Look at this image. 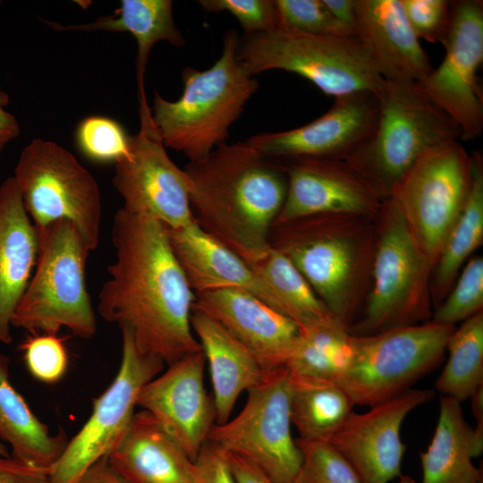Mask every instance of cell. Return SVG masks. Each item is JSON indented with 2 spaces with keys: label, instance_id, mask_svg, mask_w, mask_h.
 Listing matches in <instances>:
<instances>
[{
  "label": "cell",
  "instance_id": "cell-30",
  "mask_svg": "<svg viewBox=\"0 0 483 483\" xmlns=\"http://www.w3.org/2000/svg\"><path fill=\"white\" fill-rule=\"evenodd\" d=\"M472 156V181L463 208L432 270L430 295L436 308L446 297L468 256L483 240V159Z\"/></svg>",
  "mask_w": 483,
  "mask_h": 483
},
{
  "label": "cell",
  "instance_id": "cell-25",
  "mask_svg": "<svg viewBox=\"0 0 483 483\" xmlns=\"http://www.w3.org/2000/svg\"><path fill=\"white\" fill-rule=\"evenodd\" d=\"M191 325L209 366L216 424H223L240 394L258 385L267 372L242 343L203 311L192 309Z\"/></svg>",
  "mask_w": 483,
  "mask_h": 483
},
{
  "label": "cell",
  "instance_id": "cell-27",
  "mask_svg": "<svg viewBox=\"0 0 483 483\" xmlns=\"http://www.w3.org/2000/svg\"><path fill=\"white\" fill-rule=\"evenodd\" d=\"M11 361L0 352V440L11 445L12 456L50 470L69 439L62 428L52 435L14 388L10 379Z\"/></svg>",
  "mask_w": 483,
  "mask_h": 483
},
{
  "label": "cell",
  "instance_id": "cell-32",
  "mask_svg": "<svg viewBox=\"0 0 483 483\" xmlns=\"http://www.w3.org/2000/svg\"><path fill=\"white\" fill-rule=\"evenodd\" d=\"M250 265L272 291L277 311L298 328L332 313L298 269L278 250L270 246L261 258Z\"/></svg>",
  "mask_w": 483,
  "mask_h": 483
},
{
  "label": "cell",
  "instance_id": "cell-44",
  "mask_svg": "<svg viewBox=\"0 0 483 483\" xmlns=\"http://www.w3.org/2000/svg\"><path fill=\"white\" fill-rule=\"evenodd\" d=\"M323 3L334 18L352 37L359 38L356 0H323Z\"/></svg>",
  "mask_w": 483,
  "mask_h": 483
},
{
  "label": "cell",
  "instance_id": "cell-39",
  "mask_svg": "<svg viewBox=\"0 0 483 483\" xmlns=\"http://www.w3.org/2000/svg\"><path fill=\"white\" fill-rule=\"evenodd\" d=\"M208 13L228 12L240 22L244 34L270 31L280 28L274 0H199Z\"/></svg>",
  "mask_w": 483,
  "mask_h": 483
},
{
  "label": "cell",
  "instance_id": "cell-29",
  "mask_svg": "<svg viewBox=\"0 0 483 483\" xmlns=\"http://www.w3.org/2000/svg\"><path fill=\"white\" fill-rule=\"evenodd\" d=\"M291 422L302 440L326 441L353 411L354 403L335 381L289 370Z\"/></svg>",
  "mask_w": 483,
  "mask_h": 483
},
{
  "label": "cell",
  "instance_id": "cell-5",
  "mask_svg": "<svg viewBox=\"0 0 483 483\" xmlns=\"http://www.w3.org/2000/svg\"><path fill=\"white\" fill-rule=\"evenodd\" d=\"M37 231L35 268L12 318V326L30 335H57L65 327L80 338L93 337L97 319L85 278L91 250L68 220L53 222Z\"/></svg>",
  "mask_w": 483,
  "mask_h": 483
},
{
  "label": "cell",
  "instance_id": "cell-28",
  "mask_svg": "<svg viewBox=\"0 0 483 483\" xmlns=\"http://www.w3.org/2000/svg\"><path fill=\"white\" fill-rule=\"evenodd\" d=\"M461 402L444 396L435 433L427 451L420 453L422 483H479L483 468L472 458L479 456L473 429L465 420Z\"/></svg>",
  "mask_w": 483,
  "mask_h": 483
},
{
  "label": "cell",
  "instance_id": "cell-7",
  "mask_svg": "<svg viewBox=\"0 0 483 483\" xmlns=\"http://www.w3.org/2000/svg\"><path fill=\"white\" fill-rule=\"evenodd\" d=\"M236 55L252 76L269 70L293 72L335 98L360 91L378 94L385 81L359 38L276 29L243 34Z\"/></svg>",
  "mask_w": 483,
  "mask_h": 483
},
{
  "label": "cell",
  "instance_id": "cell-37",
  "mask_svg": "<svg viewBox=\"0 0 483 483\" xmlns=\"http://www.w3.org/2000/svg\"><path fill=\"white\" fill-rule=\"evenodd\" d=\"M280 28L298 32L343 38L352 37L328 11L323 0H274Z\"/></svg>",
  "mask_w": 483,
  "mask_h": 483
},
{
  "label": "cell",
  "instance_id": "cell-14",
  "mask_svg": "<svg viewBox=\"0 0 483 483\" xmlns=\"http://www.w3.org/2000/svg\"><path fill=\"white\" fill-rule=\"evenodd\" d=\"M140 130L129 153L115 163L113 185L125 211L154 218L168 228L194 222L187 175L169 157L153 123L146 95L138 97Z\"/></svg>",
  "mask_w": 483,
  "mask_h": 483
},
{
  "label": "cell",
  "instance_id": "cell-20",
  "mask_svg": "<svg viewBox=\"0 0 483 483\" xmlns=\"http://www.w3.org/2000/svg\"><path fill=\"white\" fill-rule=\"evenodd\" d=\"M192 309L201 310L230 332L258 360L265 372L284 367L298 326L252 293L240 288L194 292Z\"/></svg>",
  "mask_w": 483,
  "mask_h": 483
},
{
  "label": "cell",
  "instance_id": "cell-34",
  "mask_svg": "<svg viewBox=\"0 0 483 483\" xmlns=\"http://www.w3.org/2000/svg\"><path fill=\"white\" fill-rule=\"evenodd\" d=\"M302 454L292 483H360L345 458L328 442L295 439Z\"/></svg>",
  "mask_w": 483,
  "mask_h": 483
},
{
  "label": "cell",
  "instance_id": "cell-46",
  "mask_svg": "<svg viewBox=\"0 0 483 483\" xmlns=\"http://www.w3.org/2000/svg\"><path fill=\"white\" fill-rule=\"evenodd\" d=\"M8 103L9 95L0 90V154L10 141L19 136L21 131L15 116L5 109Z\"/></svg>",
  "mask_w": 483,
  "mask_h": 483
},
{
  "label": "cell",
  "instance_id": "cell-12",
  "mask_svg": "<svg viewBox=\"0 0 483 483\" xmlns=\"http://www.w3.org/2000/svg\"><path fill=\"white\" fill-rule=\"evenodd\" d=\"M247 393L239 414L215 424L208 440L250 461L275 482L292 483L302 454L291 434L289 369L267 372Z\"/></svg>",
  "mask_w": 483,
  "mask_h": 483
},
{
  "label": "cell",
  "instance_id": "cell-45",
  "mask_svg": "<svg viewBox=\"0 0 483 483\" xmlns=\"http://www.w3.org/2000/svg\"><path fill=\"white\" fill-rule=\"evenodd\" d=\"M77 483H130L120 475L104 456L92 463L80 477Z\"/></svg>",
  "mask_w": 483,
  "mask_h": 483
},
{
  "label": "cell",
  "instance_id": "cell-49",
  "mask_svg": "<svg viewBox=\"0 0 483 483\" xmlns=\"http://www.w3.org/2000/svg\"><path fill=\"white\" fill-rule=\"evenodd\" d=\"M0 454L4 455V456H9L10 455V453L8 452V449H7V446L1 440H0Z\"/></svg>",
  "mask_w": 483,
  "mask_h": 483
},
{
  "label": "cell",
  "instance_id": "cell-16",
  "mask_svg": "<svg viewBox=\"0 0 483 483\" xmlns=\"http://www.w3.org/2000/svg\"><path fill=\"white\" fill-rule=\"evenodd\" d=\"M379 101L377 93L360 91L335 98L316 120L279 132H263L246 140L261 156L275 161L345 160L372 133Z\"/></svg>",
  "mask_w": 483,
  "mask_h": 483
},
{
  "label": "cell",
  "instance_id": "cell-3",
  "mask_svg": "<svg viewBox=\"0 0 483 483\" xmlns=\"http://www.w3.org/2000/svg\"><path fill=\"white\" fill-rule=\"evenodd\" d=\"M376 217L317 214L274 225L269 246L298 269L326 307L350 328L369 281Z\"/></svg>",
  "mask_w": 483,
  "mask_h": 483
},
{
  "label": "cell",
  "instance_id": "cell-35",
  "mask_svg": "<svg viewBox=\"0 0 483 483\" xmlns=\"http://www.w3.org/2000/svg\"><path fill=\"white\" fill-rule=\"evenodd\" d=\"M75 140L81 153L98 163H116L129 153L130 136L112 118L91 115L79 123Z\"/></svg>",
  "mask_w": 483,
  "mask_h": 483
},
{
  "label": "cell",
  "instance_id": "cell-48",
  "mask_svg": "<svg viewBox=\"0 0 483 483\" xmlns=\"http://www.w3.org/2000/svg\"><path fill=\"white\" fill-rule=\"evenodd\" d=\"M398 483H417V482L413 480L412 478H411L408 475H401Z\"/></svg>",
  "mask_w": 483,
  "mask_h": 483
},
{
  "label": "cell",
  "instance_id": "cell-17",
  "mask_svg": "<svg viewBox=\"0 0 483 483\" xmlns=\"http://www.w3.org/2000/svg\"><path fill=\"white\" fill-rule=\"evenodd\" d=\"M433 396L431 389L410 388L364 413L352 411L326 442L350 463L360 483H389L402 475L404 419Z\"/></svg>",
  "mask_w": 483,
  "mask_h": 483
},
{
  "label": "cell",
  "instance_id": "cell-13",
  "mask_svg": "<svg viewBox=\"0 0 483 483\" xmlns=\"http://www.w3.org/2000/svg\"><path fill=\"white\" fill-rule=\"evenodd\" d=\"M121 331L123 352L118 372L94 400L89 419L50 469L49 483H77L92 463L107 456L126 435L141 388L165 368L161 358L138 349L130 331Z\"/></svg>",
  "mask_w": 483,
  "mask_h": 483
},
{
  "label": "cell",
  "instance_id": "cell-23",
  "mask_svg": "<svg viewBox=\"0 0 483 483\" xmlns=\"http://www.w3.org/2000/svg\"><path fill=\"white\" fill-rule=\"evenodd\" d=\"M166 230L173 251L194 292L240 288L277 311L272 291L250 265L206 233L195 221L185 227Z\"/></svg>",
  "mask_w": 483,
  "mask_h": 483
},
{
  "label": "cell",
  "instance_id": "cell-42",
  "mask_svg": "<svg viewBox=\"0 0 483 483\" xmlns=\"http://www.w3.org/2000/svg\"><path fill=\"white\" fill-rule=\"evenodd\" d=\"M0 483H49V470L0 454Z\"/></svg>",
  "mask_w": 483,
  "mask_h": 483
},
{
  "label": "cell",
  "instance_id": "cell-24",
  "mask_svg": "<svg viewBox=\"0 0 483 483\" xmlns=\"http://www.w3.org/2000/svg\"><path fill=\"white\" fill-rule=\"evenodd\" d=\"M107 459L130 483H193V462L145 410Z\"/></svg>",
  "mask_w": 483,
  "mask_h": 483
},
{
  "label": "cell",
  "instance_id": "cell-15",
  "mask_svg": "<svg viewBox=\"0 0 483 483\" xmlns=\"http://www.w3.org/2000/svg\"><path fill=\"white\" fill-rule=\"evenodd\" d=\"M445 55L437 68L416 82L421 92L461 129L462 140L483 132V90L477 76L483 62V2L453 1Z\"/></svg>",
  "mask_w": 483,
  "mask_h": 483
},
{
  "label": "cell",
  "instance_id": "cell-43",
  "mask_svg": "<svg viewBox=\"0 0 483 483\" xmlns=\"http://www.w3.org/2000/svg\"><path fill=\"white\" fill-rule=\"evenodd\" d=\"M228 457L236 483H276L250 461L232 453Z\"/></svg>",
  "mask_w": 483,
  "mask_h": 483
},
{
  "label": "cell",
  "instance_id": "cell-21",
  "mask_svg": "<svg viewBox=\"0 0 483 483\" xmlns=\"http://www.w3.org/2000/svg\"><path fill=\"white\" fill-rule=\"evenodd\" d=\"M359 38L386 80L416 83L433 70L400 0H356Z\"/></svg>",
  "mask_w": 483,
  "mask_h": 483
},
{
  "label": "cell",
  "instance_id": "cell-40",
  "mask_svg": "<svg viewBox=\"0 0 483 483\" xmlns=\"http://www.w3.org/2000/svg\"><path fill=\"white\" fill-rule=\"evenodd\" d=\"M415 35L428 42H440L445 37L453 16V1L400 0Z\"/></svg>",
  "mask_w": 483,
  "mask_h": 483
},
{
  "label": "cell",
  "instance_id": "cell-26",
  "mask_svg": "<svg viewBox=\"0 0 483 483\" xmlns=\"http://www.w3.org/2000/svg\"><path fill=\"white\" fill-rule=\"evenodd\" d=\"M57 31H115L129 32L136 39V78L138 97L145 95L144 74L152 47L158 41H166L174 47L186 44L173 17L171 0H122L121 7L114 15L102 16L85 24L62 25L39 19Z\"/></svg>",
  "mask_w": 483,
  "mask_h": 483
},
{
  "label": "cell",
  "instance_id": "cell-4",
  "mask_svg": "<svg viewBox=\"0 0 483 483\" xmlns=\"http://www.w3.org/2000/svg\"><path fill=\"white\" fill-rule=\"evenodd\" d=\"M238 38L235 30L225 32L222 55L210 68L183 69V90L176 101L155 91L151 114L162 142L189 161L226 143L231 126L258 89L256 78L237 58Z\"/></svg>",
  "mask_w": 483,
  "mask_h": 483
},
{
  "label": "cell",
  "instance_id": "cell-41",
  "mask_svg": "<svg viewBox=\"0 0 483 483\" xmlns=\"http://www.w3.org/2000/svg\"><path fill=\"white\" fill-rule=\"evenodd\" d=\"M193 483H236L228 453L207 440L193 462Z\"/></svg>",
  "mask_w": 483,
  "mask_h": 483
},
{
  "label": "cell",
  "instance_id": "cell-1",
  "mask_svg": "<svg viewBox=\"0 0 483 483\" xmlns=\"http://www.w3.org/2000/svg\"><path fill=\"white\" fill-rule=\"evenodd\" d=\"M112 242L115 259L99 292V316L130 331L140 352L168 366L201 350L191 325L195 294L165 225L121 208L114 217Z\"/></svg>",
  "mask_w": 483,
  "mask_h": 483
},
{
  "label": "cell",
  "instance_id": "cell-50",
  "mask_svg": "<svg viewBox=\"0 0 483 483\" xmlns=\"http://www.w3.org/2000/svg\"><path fill=\"white\" fill-rule=\"evenodd\" d=\"M479 483H483V480L481 482H479Z\"/></svg>",
  "mask_w": 483,
  "mask_h": 483
},
{
  "label": "cell",
  "instance_id": "cell-38",
  "mask_svg": "<svg viewBox=\"0 0 483 483\" xmlns=\"http://www.w3.org/2000/svg\"><path fill=\"white\" fill-rule=\"evenodd\" d=\"M20 350L31 376L43 383L54 384L67 371V351L57 335H30L21 343Z\"/></svg>",
  "mask_w": 483,
  "mask_h": 483
},
{
  "label": "cell",
  "instance_id": "cell-22",
  "mask_svg": "<svg viewBox=\"0 0 483 483\" xmlns=\"http://www.w3.org/2000/svg\"><path fill=\"white\" fill-rule=\"evenodd\" d=\"M38 231L10 176L0 183V343L13 342L12 318L35 268Z\"/></svg>",
  "mask_w": 483,
  "mask_h": 483
},
{
  "label": "cell",
  "instance_id": "cell-9",
  "mask_svg": "<svg viewBox=\"0 0 483 483\" xmlns=\"http://www.w3.org/2000/svg\"><path fill=\"white\" fill-rule=\"evenodd\" d=\"M454 329L428 321L352 335L349 358L335 381L354 405L371 407L393 398L439 365Z\"/></svg>",
  "mask_w": 483,
  "mask_h": 483
},
{
  "label": "cell",
  "instance_id": "cell-18",
  "mask_svg": "<svg viewBox=\"0 0 483 483\" xmlns=\"http://www.w3.org/2000/svg\"><path fill=\"white\" fill-rule=\"evenodd\" d=\"M205 364L202 349L185 355L147 383L137 402L192 462L216 423L214 401L204 386Z\"/></svg>",
  "mask_w": 483,
  "mask_h": 483
},
{
  "label": "cell",
  "instance_id": "cell-10",
  "mask_svg": "<svg viewBox=\"0 0 483 483\" xmlns=\"http://www.w3.org/2000/svg\"><path fill=\"white\" fill-rule=\"evenodd\" d=\"M471 181L472 156L459 140H451L422 154L388 194L433 268L463 208Z\"/></svg>",
  "mask_w": 483,
  "mask_h": 483
},
{
  "label": "cell",
  "instance_id": "cell-2",
  "mask_svg": "<svg viewBox=\"0 0 483 483\" xmlns=\"http://www.w3.org/2000/svg\"><path fill=\"white\" fill-rule=\"evenodd\" d=\"M194 221L249 264L269 249V233L286 197L281 162L246 140L225 143L184 166Z\"/></svg>",
  "mask_w": 483,
  "mask_h": 483
},
{
  "label": "cell",
  "instance_id": "cell-6",
  "mask_svg": "<svg viewBox=\"0 0 483 483\" xmlns=\"http://www.w3.org/2000/svg\"><path fill=\"white\" fill-rule=\"evenodd\" d=\"M377 96L375 129L345 161L386 199L422 154L461 140L462 131L413 82L385 80Z\"/></svg>",
  "mask_w": 483,
  "mask_h": 483
},
{
  "label": "cell",
  "instance_id": "cell-33",
  "mask_svg": "<svg viewBox=\"0 0 483 483\" xmlns=\"http://www.w3.org/2000/svg\"><path fill=\"white\" fill-rule=\"evenodd\" d=\"M446 364L436 381L438 392L459 402L483 386V312L466 318L451 335Z\"/></svg>",
  "mask_w": 483,
  "mask_h": 483
},
{
  "label": "cell",
  "instance_id": "cell-19",
  "mask_svg": "<svg viewBox=\"0 0 483 483\" xmlns=\"http://www.w3.org/2000/svg\"><path fill=\"white\" fill-rule=\"evenodd\" d=\"M281 163L288 185L274 225L317 214L377 217L386 200L345 160L299 159Z\"/></svg>",
  "mask_w": 483,
  "mask_h": 483
},
{
  "label": "cell",
  "instance_id": "cell-47",
  "mask_svg": "<svg viewBox=\"0 0 483 483\" xmlns=\"http://www.w3.org/2000/svg\"><path fill=\"white\" fill-rule=\"evenodd\" d=\"M471 410L477 419L475 429H473L476 451L479 456L483 450V386H479L470 396Z\"/></svg>",
  "mask_w": 483,
  "mask_h": 483
},
{
  "label": "cell",
  "instance_id": "cell-31",
  "mask_svg": "<svg viewBox=\"0 0 483 483\" xmlns=\"http://www.w3.org/2000/svg\"><path fill=\"white\" fill-rule=\"evenodd\" d=\"M349 326L333 313L298 335L284 365L291 372L335 380L351 352Z\"/></svg>",
  "mask_w": 483,
  "mask_h": 483
},
{
  "label": "cell",
  "instance_id": "cell-36",
  "mask_svg": "<svg viewBox=\"0 0 483 483\" xmlns=\"http://www.w3.org/2000/svg\"><path fill=\"white\" fill-rule=\"evenodd\" d=\"M483 307V258H471L462 271L457 284L432 315L433 322L454 326Z\"/></svg>",
  "mask_w": 483,
  "mask_h": 483
},
{
  "label": "cell",
  "instance_id": "cell-8",
  "mask_svg": "<svg viewBox=\"0 0 483 483\" xmlns=\"http://www.w3.org/2000/svg\"><path fill=\"white\" fill-rule=\"evenodd\" d=\"M377 219L371 286L363 318L349 328L353 335L418 325L431 317L433 267L388 199Z\"/></svg>",
  "mask_w": 483,
  "mask_h": 483
},
{
  "label": "cell",
  "instance_id": "cell-11",
  "mask_svg": "<svg viewBox=\"0 0 483 483\" xmlns=\"http://www.w3.org/2000/svg\"><path fill=\"white\" fill-rule=\"evenodd\" d=\"M13 178L37 229L65 219L90 250L99 242L102 206L92 174L63 146L32 140L21 151Z\"/></svg>",
  "mask_w": 483,
  "mask_h": 483
}]
</instances>
